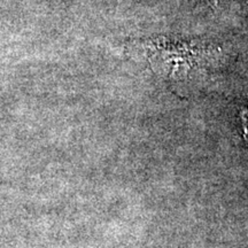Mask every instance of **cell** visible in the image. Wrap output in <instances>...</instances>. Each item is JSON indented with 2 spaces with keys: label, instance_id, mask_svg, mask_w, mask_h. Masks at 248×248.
<instances>
[{
  "label": "cell",
  "instance_id": "6da1fadb",
  "mask_svg": "<svg viewBox=\"0 0 248 248\" xmlns=\"http://www.w3.org/2000/svg\"><path fill=\"white\" fill-rule=\"evenodd\" d=\"M243 128L245 138L248 141V108L243 111Z\"/></svg>",
  "mask_w": 248,
  "mask_h": 248
}]
</instances>
